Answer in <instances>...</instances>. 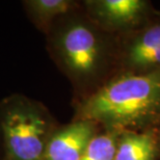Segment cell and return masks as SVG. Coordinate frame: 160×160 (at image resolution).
I'll list each match as a JSON object with an SVG mask.
<instances>
[{
    "instance_id": "6da1fadb",
    "label": "cell",
    "mask_w": 160,
    "mask_h": 160,
    "mask_svg": "<svg viewBox=\"0 0 160 160\" xmlns=\"http://www.w3.org/2000/svg\"><path fill=\"white\" fill-rule=\"evenodd\" d=\"M160 113V72L125 75L111 80L82 104L83 121L112 132L148 124Z\"/></svg>"
},
{
    "instance_id": "7a4b0ae2",
    "label": "cell",
    "mask_w": 160,
    "mask_h": 160,
    "mask_svg": "<svg viewBox=\"0 0 160 160\" xmlns=\"http://www.w3.org/2000/svg\"><path fill=\"white\" fill-rule=\"evenodd\" d=\"M0 128L9 160H45L52 134L49 120L39 105L20 96L8 99L1 109Z\"/></svg>"
},
{
    "instance_id": "3957f363",
    "label": "cell",
    "mask_w": 160,
    "mask_h": 160,
    "mask_svg": "<svg viewBox=\"0 0 160 160\" xmlns=\"http://www.w3.org/2000/svg\"><path fill=\"white\" fill-rule=\"evenodd\" d=\"M55 47L62 65L76 78L94 75L100 66L101 44L89 25L74 21L62 28Z\"/></svg>"
},
{
    "instance_id": "277c9868",
    "label": "cell",
    "mask_w": 160,
    "mask_h": 160,
    "mask_svg": "<svg viewBox=\"0 0 160 160\" xmlns=\"http://www.w3.org/2000/svg\"><path fill=\"white\" fill-rule=\"evenodd\" d=\"M95 136L94 123L80 120L52 133L45 160H80Z\"/></svg>"
},
{
    "instance_id": "5b68a950",
    "label": "cell",
    "mask_w": 160,
    "mask_h": 160,
    "mask_svg": "<svg viewBox=\"0 0 160 160\" xmlns=\"http://www.w3.org/2000/svg\"><path fill=\"white\" fill-rule=\"evenodd\" d=\"M88 3L92 15L101 23L113 28L136 24L147 8L142 0H99Z\"/></svg>"
},
{
    "instance_id": "8992f818",
    "label": "cell",
    "mask_w": 160,
    "mask_h": 160,
    "mask_svg": "<svg viewBox=\"0 0 160 160\" xmlns=\"http://www.w3.org/2000/svg\"><path fill=\"white\" fill-rule=\"evenodd\" d=\"M128 63L135 69L150 70L160 67V24L137 37L128 49Z\"/></svg>"
},
{
    "instance_id": "52a82bcc",
    "label": "cell",
    "mask_w": 160,
    "mask_h": 160,
    "mask_svg": "<svg viewBox=\"0 0 160 160\" xmlns=\"http://www.w3.org/2000/svg\"><path fill=\"white\" fill-rule=\"evenodd\" d=\"M156 142L147 133L125 132L118 142L113 160H155Z\"/></svg>"
},
{
    "instance_id": "ba28073f",
    "label": "cell",
    "mask_w": 160,
    "mask_h": 160,
    "mask_svg": "<svg viewBox=\"0 0 160 160\" xmlns=\"http://www.w3.org/2000/svg\"><path fill=\"white\" fill-rule=\"evenodd\" d=\"M25 6L33 21L45 26L57 17L68 14L74 6V2L69 0H30L25 2Z\"/></svg>"
},
{
    "instance_id": "9c48e42d",
    "label": "cell",
    "mask_w": 160,
    "mask_h": 160,
    "mask_svg": "<svg viewBox=\"0 0 160 160\" xmlns=\"http://www.w3.org/2000/svg\"><path fill=\"white\" fill-rule=\"evenodd\" d=\"M116 136L112 131L95 135L80 160H113L118 146Z\"/></svg>"
}]
</instances>
